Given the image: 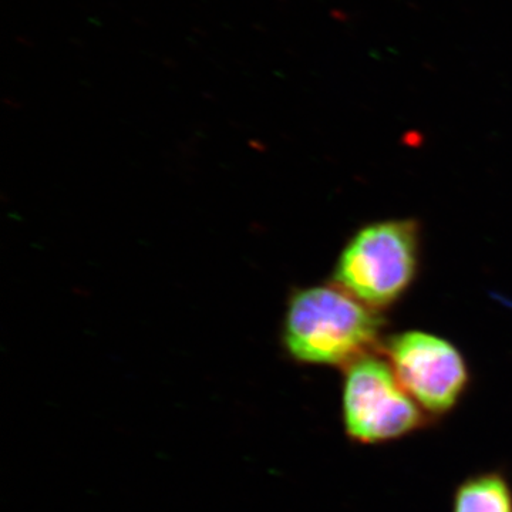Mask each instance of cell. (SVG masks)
<instances>
[{
	"label": "cell",
	"instance_id": "3",
	"mask_svg": "<svg viewBox=\"0 0 512 512\" xmlns=\"http://www.w3.org/2000/svg\"><path fill=\"white\" fill-rule=\"evenodd\" d=\"M430 419L387 360L367 355L346 366L342 420L353 443H392L423 430Z\"/></svg>",
	"mask_w": 512,
	"mask_h": 512
},
{
	"label": "cell",
	"instance_id": "1",
	"mask_svg": "<svg viewBox=\"0 0 512 512\" xmlns=\"http://www.w3.org/2000/svg\"><path fill=\"white\" fill-rule=\"evenodd\" d=\"M383 320L338 285L312 286L289 301L285 348L298 362L349 366L379 342Z\"/></svg>",
	"mask_w": 512,
	"mask_h": 512
},
{
	"label": "cell",
	"instance_id": "2",
	"mask_svg": "<svg viewBox=\"0 0 512 512\" xmlns=\"http://www.w3.org/2000/svg\"><path fill=\"white\" fill-rule=\"evenodd\" d=\"M417 261L419 229L413 221L376 222L350 239L336 265L335 279L370 308H384L412 284Z\"/></svg>",
	"mask_w": 512,
	"mask_h": 512
},
{
	"label": "cell",
	"instance_id": "4",
	"mask_svg": "<svg viewBox=\"0 0 512 512\" xmlns=\"http://www.w3.org/2000/svg\"><path fill=\"white\" fill-rule=\"evenodd\" d=\"M387 362L406 392L430 417L453 412L470 382L460 350L433 333L410 330L386 346Z\"/></svg>",
	"mask_w": 512,
	"mask_h": 512
},
{
	"label": "cell",
	"instance_id": "5",
	"mask_svg": "<svg viewBox=\"0 0 512 512\" xmlns=\"http://www.w3.org/2000/svg\"><path fill=\"white\" fill-rule=\"evenodd\" d=\"M451 512H512V487L500 471L466 478L454 493Z\"/></svg>",
	"mask_w": 512,
	"mask_h": 512
}]
</instances>
